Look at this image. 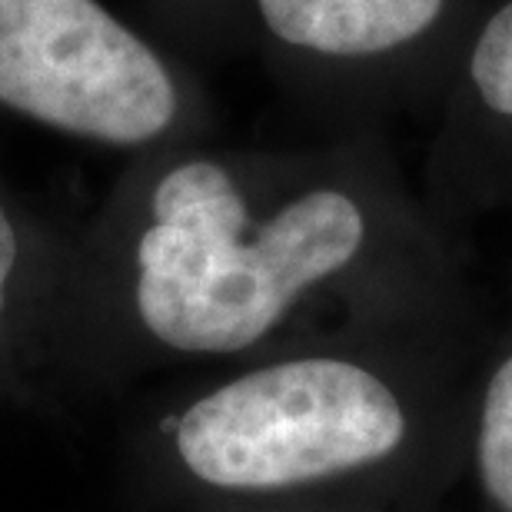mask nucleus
Instances as JSON below:
<instances>
[{"label":"nucleus","instance_id":"3","mask_svg":"<svg viewBox=\"0 0 512 512\" xmlns=\"http://www.w3.org/2000/svg\"><path fill=\"white\" fill-rule=\"evenodd\" d=\"M0 117L127 160L213 137L187 57L107 0H0Z\"/></svg>","mask_w":512,"mask_h":512},{"label":"nucleus","instance_id":"7","mask_svg":"<svg viewBox=\"0 0 512 512\" xmlns=\"http://www.w3.org/2000/svg\"><path fill=\"white\" fill-rule=\"evenodd\" d=\"M459 479L473 486L479 512H512V323L469 376Z\"/></svg>","mask_w":512,"mask_h":512},{"label":"nucleus","instance_id":"9","mask_svg":"<svg viewBox=\"0 0 512 512\" xmlns=\"http://www.w3.org/2000/svg\"><path fill=\"white\" fill-rule=\"evenodd\" d=\"M213 512H373V509L336 506V503H253V506H230Z\"/></svg>","mask_w":512,"mask_h":512},{"label":"nucleus","instance_id":"2","mask_svg":"<svg viewBox=\"0 0 512 512\" xmlns=\"http://www.w3.org/2000/svg\"><path fill=\"white\" fill-rule=\"evenodd\" d=\"M466 333L353 336L173 376L130 433L133 483L167 512H426L459 483Z\"/></svg>","mask_w":512,"mask_h":512},{"label":"nucleus","instance_id":"4","mask_svg":"<svg viewBox=\"0 0 512 512\" xmlns=\"http://www.w3.org/2000/svg\"><path fill=\"white\" fill-rule=\"evenodd\" d=\"M483 0H243V47L330 133L433 110Z\"/></svg>","mask_w":512,"mask_h":512},{"label":"nucleus","instance_id":"6","mask_svg":"<svg viewBox=\"0 0 512 512\" xmlns=\"http://www.w3.org/2000/svg\"><path fill=\"white\" fill-rule=\"evenodd\" d=\"M64 250L67 230L40 220L0 177V409L47 403Z\"/></svg>","mask_w":512,"mask_h":512},{"label":"nucleus","instance_id":"1","mask_svg":"<svg viewBox=\"0 0 512 512\" xmlns=\"http://www.w3.org/2000/svg\"><path fill=\"white\" fill-rule=\"evenodd\" d=\"M456 237L380 130L173 143L67 233L47 403L380 333L469 330Z\"/></svg>","mask_w":512,"mask_h":512},{"label":"nucleus","instance_id":"8","mask_svg":"<svg viewBox=\"0 0 512 512\" xmlns=\"http://www.w3.org/2000/svg\"><path fill=\"white\" fill-rule=\"evenodd\" d=\"M153 10L183 57L243 50V0H153Z\"/></svg>","mask_w":512,"mask_h":512},{"label":"nucleus","instance_id":"5","mask_svg":"<svg viewBox=\"0 0 512 512\" xmlns=\"http://www.w3.org/2000/svg\"><path fill=\"white\" fill-rule=\"evenodd\" d=\"M429 114L419 180L429 213L456 237L512 210V0H483Z\"/></svg>","mask_w":512,"mask_h":512}]
</instances>
